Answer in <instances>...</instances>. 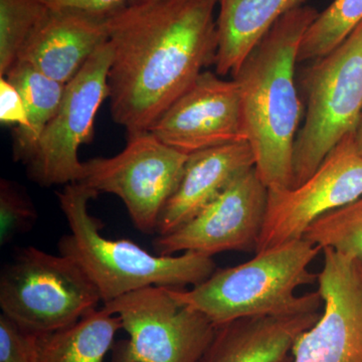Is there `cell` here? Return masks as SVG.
<instances>
[{
  "mask_svg": "<svg viewBox=\"0 0 362 362\" xmlns=\"http://www.w3.org/2000/svg\"><path fill=\"white\" fill-rule=\"evenodd\" d=\"M218 0L127 4L107 20L114 121L128 136L146 132L216 63Z\"/></svg>",
  "mask_w": 362,
  "mask_h": 362,
  "instance_id": "obj_1",
  "label": "cell"
},
{
  "mask_svg": "<svg viewBox=\"0 0 362 362\" xmlns=\"http://www.w3.org/2000/svg\"><path fill=\"white\" fill-rule=\"evenodd\" d=\"M317 16L307 6L286 13L233 75L242 96L255 168L269 190L292 187L293 149L302 114L295 66L302 39Z\"/></svg>",
  "mask_w": 362,
  "mask_h": 362,
  "instance_id": "obj_2",
  "label": "cell"
},
{
  "mask_svg": "<svg viewBox=\"0 0 362 362\" xmlns=\"http://www.w3.org/2000/svg\"><path fill=\"white\" fill-rule=\"evenodd\" d=\"M96 190L75 182L58 192L59 206L71 233L59 242V254L78 264L96 286L102 304L149 287H194L216 270L211 257L195 252L180 256L149 254L129 240L106 239L101 221L90 216L88 204Z\"/></svg>",
  "mask_w": 362,
  "mask_h": 362,
  "instance_id": "obj_3",
  "label": "cell"
},
{
  "mask_svg": "<svg viewBox=\"0 0 362 362\" xmlns=\"http://www.w3.org/2000/svg\"><path fill=\"white\" fill-rule=\"evenodd\" d=\"M320 251L304 238L289 240L256 252L246 263L216 269L190 289L170 288L171 292L216 327L250 317L321 311L323 299L318 291L296 295L300 287L317 280L309 267Z\"/></svg>",
  "mask_w": 362,
  "mask_h": 362,
  "instance_id": "obj_4",
  "label": "cell"
},
{
  "mask_svg": "<svg viewBox=\"0 0 362 362\" xmlns=\"http://www.w3.org/2000/svg\"><path fill=\"white\" fill-rule=\"evenodd\" d=\"M307 110L293 149L292 187L302 185L362 114V23L334 51L305 71Z\"/></svg>",
  "mask_w": 362,
  "mask_h": 362,
  "instance_id": "obj_5",
  "label": "cell"
},
{
  "mask_svg": "<svg viewBox=\"0 0 362 362\" xmlns=\"http://www.w3.org/2000/svg\"><path fill=\"white\" fill-rule=\"evenodd\" d=\"M100 302L96 286L78 263L35 247L18 251L0 275L2 313L33 334L77 322Z\"/></svg>",
  "mask_w": 362,
  "mask_h": 362,
  "instance_id": "obj_6",
  "label": "cell"
},
{
  "mask_svg": "<svg viewBox=\"0 0 362 362\" xmlns=\"http://www.w3.org/2000/svg\"><path fill=\"white\" fill-rule=\"evenodd\" d=\"M103 307L129 335L116 345L112 362H199L216 334L214 323L168 287L142 288Z\"/></svg>",
  "mask_w": 362,
  "mask_h": 362,
  "instance_id": "obj_7",
  "label": "cell"
},
{
  "mask_svg": "<svg viewBox=\"0 0 362 362\" xmlns=\"http://www.w3.org/2000/svg\"><path fill=\"white\" fill-rule=\"evenodd\" d=\"M188 154L164 144L149 131L128 136L125 148L112 157L83 162L78 183L120 197L140 232L156 233L166 202L180 187Z\"/></svg>",
  "mask_w": 362,
  "mask_h": 362,
  "instance_id": "obj_8",
  "label": "cell"
},
{
  "mask_svg": "<svg viewBox=\"0 0 362 362\" xmlns=\"http://www.w3.org/2000/svg\"><path fill=\"white\" fill-rule=\"evenodd\" d=\"M112 56L108 40L66 84L58 112L23 162L30 178L42 187L68 185L82 180L84 166L78 148L92 141L97 112L109 97Z\"/></svg>",
  "mask_w": 362,
  "mask_h": 362,
  "instance_id": "obj_9",
  "label": "cell"
},
{
  "mask_svg": "<svg viewBox=\"0 0 362 362\" xmlns=\"http://www.w3.org/2000/svg\"><path fill=\"white\" fill-rule=\"evenodd\" d=\"M362 197V156L354 134L331 150L318 169L302 185L269 190L268 206L256 252L301 239L324 214Z\"/></svg>",
  "mask_w": 362,
  "mask_h": 362,
  "instance_id": "obj_10",
  "label": "cell"
},
{
  "mask_svg": "<svg viewBox=\"0 0 362 362\" xmlns=\"http://www.w3.org/2000/svg\"><path fill=\"white\" fill-rule=\"evenodd\" d=\"M268 187L252 168L226 187L187 223L157 237L161 256L195 252L213 257L225 252H256L268 206Z\"/></svg>",
  "mask_w": 362,
  "mask_h": 362,
  "instance_id": "obj_11",
  "label": "cell"
},
{
  "mask_svg": "<svg viewBox=\"0 0 362 362\" xmlns=\"http://www.w3.org/2000/svg\"><path fill=\"white\" fill-rule=\"evenodd\" d=\"M320 318L298 338L292 362H362V259L323 249Z\"/></svg>",
  "mask_w": 362,
  "mask_h": 362,
  "instance_id": "obj_12",
  "label": "cell"
},
{
  "mask_svg": "<svg viewBox=\"0 0 362 362\" xmlns=\"http://www.w3.org/2000/svg\"><path fill=\"white\" fill-rule=\"evenodd\" d=\"M149 132L185 154L247 141L239 85L202 71Z\"/></svg>",
  "mask_w": 362,
  "mask_h": 362,
  "instance_id": "obj_13",
  "label": "cell"
},
{
  "mask_svg": "<svg viewBox=\"0 0 362 362\" xmlns=\"http://www.w3.org/2000/svg\"><path fill=\"white\" fill-rule=\"evenodd\" d=\"M107 20L78 11L47 8L16 62L30 64L47 77L66 85L108 42Z\"/></svg>",
  "mask_w": 362,
  "mask_h": 362,
  "instance_id": "obj_14",
  "label": "cell"
},
{
  "mask_svg": "<svg viewBox=\"0 0 362 362\" xmlns=\"http://www.w3.org/2000/svg\"><path fill=\"white\" fill-rule=\"evenodd\" d=\"M255 164L254 152L247 141L188 154L180 187L159 216L157 237L168 235L194 218Z\"/></svg>",
  "mask_w": 362,
  "mask_h": 362,
  "instance_id": "obj_15",
  "label": "cell"
},
{
  "mask_svg": "<svg viewBox=\"0 0 362 362\" xmlns=\"http://www.w3.org/2000/svg\"><path fill=\"white\" fill-rule=\"evenodd\" d=\"M321 311L239 319L216 327L199 362H281Z\"/></svg>",
  "mask_w": 362,
  "mask_h": 362,
  "instance_id": "obj_16",
  "label": "cell"
},
{
  "mask_svg": "<svg viewBox=\"0 0 362 362\" xmlns=\"http://www.w3.org/2000/svg\"><path fill=\"white\" fill-rule=\"evenodd\" d=\"M306 0H218L216 73L233 75L250 52L286 13Z\"/></svg>",
  "mask_w": 362,
  "mask_h": 362,
  "instance_id": "obj_17",
  "label": "cell"
},
{
  "mask_svg": "<svg viewBox=\"0 0 362 362\" xmlns=\"http://www.w3.org/2000/svg\"><path fill=\"white\" fill-rule=\"evenodd\" d=\"M122 328L120 317L96 309L71 325L37 335L33 362H104Z\"/></svg>",
  "mask_w": 362,
  "mask_h": 362,
  "instance_id": "obj_18",
  "label": "cell"
},
{
  "mask_svg": "<svg viewBox=\"0 0 362 362\" xmlns=\"http://www.w3.org/2000/svg\"><path fill=\"white\" fill-rule=\"evenodd\" d=\"M4 78L18 90L28 113L30 126L26 130L16 129L13 137L14 159L23 163L58 112L66 85L23 62H16Z\"/></svg>",
  "mask_w": 362,
  "mask_h": 362,
  "instance_id": "obj_19",
  "label": "cell"
},
{
  "mask_svg": "<svg viewBox=\"0 0 362 362\" xmlns=\"http://www.w3.org/2000/svg\"><path fill=\"white\" fill-rule=\"evenodd\" d=\"M362 23V0H334L305 33L298 63L315 61L334 51Z\"/></svg>",
  "mask_w": 362,
  "mask_h": 362,
  "instance_id": "obj_20",
  "label": "cell"
},
{
  "mask_svg": "<svg viewBox=\"0 0 362 362\" xmlns=\"http://www.w3.org/2000/svg\"><path fill=\"white\" fill-rule=\"evenodd\" d=\"M303 238L321 250L332 249L362 259V197L320 216Z\"/></svg>",
  "mask_w": 362,
  "mask_h": 362,
  "instance_id": "obj_21",
  "label": "cell"
},
{
  "mask_svg": "<svg viewBox=\"0 0 362 362\" xmlns=\"http://www.w3.org/2000/svg\"><path fill=\"white\" fill-rule=\"evenodd\" d=\"M47 7L40 0H0V77H6Z\"/></svg>",
  "mask_w": 362,
  "mask_h": 362,
  "instance_id": "obj_22",
  "label": "cell"
},
{
  "mask_svg": "<svg viewBox=\"0 0 362 362\" xmlns=\"http://www.w3.org/2000/svg\"><path fill=\"white\" fill-rule=\"evenodd\" d=\"M37 211L21 185L2 178L0 181V245L8 244L35 225Z\"/></svg>",
  "mask_w": 362,
  "mask_h": 362,
  "instance_id": "obj_23",
  "label": "cell"
},
{
  "mask_svg": "<svg viewBox=\"0 0 362 362\" xmlns=\"http://www.w3.org/2000/svg\"><path fill=\"white\" fill-rule=\"evenodd\" d=\"M37 334L23 330L6 314L0 315V362H33Z\"/></svg>",
  "mask_w": 362,
  "mask_h": 362,
  "instance_id": "obj_24",
  "label": "cell"
},
{
  "mask_svg": "<svg viewBox=\"0 0 362 362\" xmlns=\"http://www.w3.org/2000/svg\"><path fill=\"white\" fill-rule=\"evenodd\" d=\"M47 8L78 11L100 18H109L127 6L129 0H40Z\"/></svg>",
  "mask_w": 362,
  "mask_h": 362,
  "instance_id": "obj_25",
  "label": "cell"
},
{
  "mask_svg": "<svg viewBox=\"0 0 362 362\" xmlns=\"http://www.w3.org/2000/svg\"><path fill=\"white\" fill-rule=\"evenodd\" d=\"M0 121L2 124L18 125L16 130H26L30 126L23 98L6 78H0Z\"/></svg>",
  "mask_w": 362,
  "mask_h": 362,
  "instance_id": "obj_26",
  "label": "cell"
},
{
  "mask_svg": "<svg viewBox=\"0 0 362 362\" xmlns=\"http://www.w3.org/2000/svg\"><path fill=\"white\" fill-rule=\"evenodd\" d=\"M354 141H356L357 150L362 156V114L356 133H354Z\"/></svg>",
  "mask_w": 362,
  "mask_h": 362,
  "instance_id": "obj_27",
  "label": "cell"
},
{
  "mask_svg": "<svg viewBox=\"0 0 362 362\" xmlns=\"http://www.w3.org/2000/svg\"><path fill=\"white\" fill-rule=\"evenodd\" d=\"M148 1H152V0H129V2H128V4H141V2H148Z\"/></svg>",
  "mask_w": 362,
  "mask_h": 362,
  "instance_id": "obj_28",
  "label": "cell"
}]
</instances>
